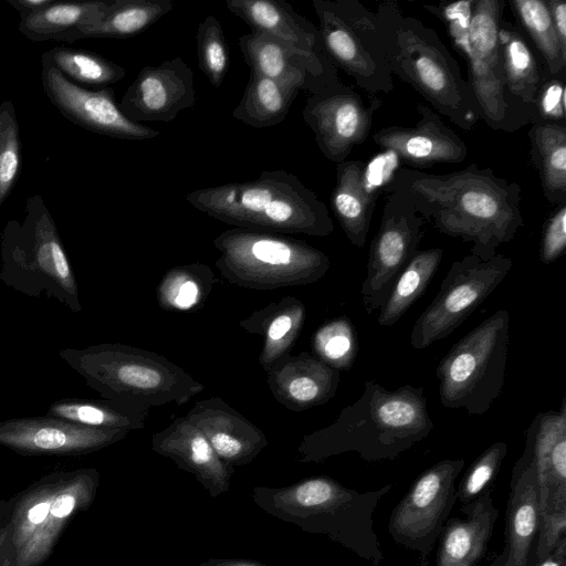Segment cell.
<instances>
[{
  "instance_id": "cell-14",
  "label": "cell",
  "mask_w": 566,
  "mask_h": 566,
  "mask_svg": "<svg viewBox=\"0 0 566 566\" xmlns=\"http://www.w3.org/2000/svg\"><path fill=\"white\" fill-rule=\"evenodd\" d=\"M424 219L407 198L388 190L381 222L371 240L361 301L368 315L379 310L405 266L418 251Z\"/></svg>"
},
{
  "instance_id": "cell-10",
  "label": "cell",
  "mask_w": 566,
  "mask_h": 566,
  "mask_svg": "<svg viewBox=\"0 0 566 566\" xmlns=\"http://www.w3.org/2000/svg\"><path fill=\"white\" fill-rule=\"evenodd\" d=\"M325 55L371 93L394 90L390 66L380 42L375 12L357 0H313Z\"/></svg>"
},
{
  "instance_id": "cell-42",
  "label": "cell",
  "mask_w": 566,
  "mask_h": 566,
  "mask_svg": "<svg viewBox=\"0 0 566 566\" xmlns=\"http://www.w3.org/2000/svg\"><path fill=\"white\" fill-rule=\"evenodd\" d=\"M503 0H474L468 31L473 53L491 66H501L499 32L503 21Z\"/></svg>"
},
{
  "instance_id": "cell-9",
  "label": "cell",
  "mask_w": 566,
  "mask_h": 566,
  "mask_svg": "<svg viewBox=\"0 0 566 566\" xmlns=\"http://www.w3.org/2000/svg\"><path fill=\"white\" fill-rule=\"evenodd\" d=\"M510 316L499 310L459 339L437 367L440 402L485 413L502 392L509 345Z\"/></svg>"
},
{
  "instance_id": "cell-8",
  "label": "cell",
  "mask_w": 566,
  "mask_h": 566,
  "mask_svg": "<svg viewBox=\"0 0 566 566\" xmlns=\"http://www.w3.org/2000/svg\"><path fill=\"white\" fill-rule=\"evenodd\" d=\"M220 274L240 287L269 291L308 285L331 266L329 258L287 234L232 228L213 239Z\"/></svg>"
},
{
  "instance_id": "cell-4",
  "label": "cell",
  "mask_w": 566,
  "mask_h": 566,
  "mask_svg": "<svg viewBox=\"0 0 566 566\" xmlns=\"http://www.w3.org/2000/svg\"><path fill=\"white\" fill-rule=\"evenodd\" d=\"M376 23L392 75L409 84L452 124L470 132L479 119L461 69L434 29L406 15L396 1L381 2Z\"/></svg>"
},
{
  "instance_id": "cell-23",
  "label": "cell",
  "mask_w": 566,
  "mask_h": 566,
  "mask_svg": "<svg viewBox=\"0 0 566 566\" xmlns=\"http://www.w3.org/2000/svg\"><path fill=\"white\" fill-rule=\"evenodd\" d=\"M186 417L201 430L218 457L233 468L251 463L269 444L259 427L220 397L195 402Z\"/></svg>"
},
{
  "instance_id": "cell-33",
  "label": "cell",
  "mask_w": 566,
  "mask_h": 566,
  "mask_svg": "<svg viewBox=\"0 0 566 566\" xmlns=\"http://www.w3.org/2000/svg\"><path fill=\"white\" fill-rule=\"evenodd\" d=\"M528 138L544 197L549 203L566 205V124H534Z\"/></svg>"
},
{
  "instance_id": "cell-46",
  "label": "cell",
  "mask_w": 566,
  "mask_h": 566,
  "mask_svg": "<svg viewBox=\"0 0 566 566\" xmlns=\"http://www.w3.org/2000/svg\"><path fill=\"white\" fill-rule=\"evenodd\" d=\"M565 78L545 73L531 106L530 123L565 124Z\"/></svg>"
},
{
  "instance_id": "cell-5",
  "label": "cell",
  "mask_w": 566,
  "mask_h": 566,
  "mask_svg": "<svg viewBox=\"0 0 566 566\" xmlns=\"http://www.w3.org/2000/svg\"><path fill=\"white\" fill-rule=\"evenodd\" d=\"M186 200L234 228L312 237H327L334 231L324 201L283 169L264 170L250 181L197 189L187 193Z\"/></svg>"
},
{
  "instance_id": "cell-37",
  "label": "cell",
  "mask_w": 566,
  "mask_h": 566,
  "mask_svg": "<svg viewBox=\"0 0 566 566\" xmlns=\"http://www.w3.org/2000/svg\"><path fill=\"white\" fill-rule=\"evenodd\" d=\"M443 252L441 248L416 252L395 281L387 300L379 308L377 323L380 326L394 325L426 292L439 269Z\"/></svg>"
},
{
  "instance_id": "cell-47",
  "label": "cell",
  "mask_w": 566,
  "mask_h": 566,
  "mask_svg": "<svg viewBox=\"0 0 566 566\" xmlns=\"http://www.w3.org/2000/svg\"><path fill=\"white\" fill-rule=\"evenodd\" d=\"M44 493L32 499L19 514L15 522L14 541L19 551L35 534L46 520L55 493L50 492L51 488H44Z\"/></svg>"
},
{
  "instance_id": "cell-24",
  "label": "cell",
  "mask_w": 566,
  "mask_h": 566,
  "mask_svg": "<svg viewBox=\"0 0 566 566\" xmlns=\"http://www.w3.org/2000/svg\"><path fill=\"white\" fill-rule=\"evenodd\" d=\"M339 380L338 370L307 352L287 354L266 371L272 396L295 412L328 402L336 395Z\"/></svg>"
},
{
  "instance_id": "cell-30",
  "label": "cell",
  "mask_w": 566,
  "mask_h": 566,
  "mask_svg": "<svg viewBox=\"0 0 566 566\" xmlns=\"http://www.w3.org/2000/svg\"><path fill=\"white\" fill-rule=\"evenodd\" d=\"M305 318L304 303L294 296H285L253 312L240 321L239 326L250 334L262 336L259 363L268 371L276 360L290 354Z\"/></svg>"
},
{
  "instance_id": "cell-52",
  "label": "cell",
  "mask_w": 566,
  "mask_h": 566,
  "mask_svg": "<svg viewBox=\"0 0 566 566\" xmlns=\"http://www.w3.org/2000/svg\"><path fill=\"white\" fill-rule=\"evenodd\" d=\"M199 566H273L253 559L245 558H209Z\"/></svg>"
},
{
  "instance_id": "cell-17",
  "label": "cell",
  "mask_w": 566,
  "mask_h": 566,
  "mask_svg": "<svg viewBox=\"0 0 566 566\" xmlns=\"http://www.w3.org/2000/svg\"><path fill=\"white\" fill-rule=\"evenodd\" d=\"M128 430L76 424L55 417L0 420V446L21 454L81 455L126 438Z\"/></svg>"
},
{
  "instance_id": "cell-3",
  "label": "cell",
  "mask_w": 566,
  "mask_h": 566,
  "mask_svg": "<svg viewBox=\"0 0 566 566\" xmlns=\"http://www.w3.org/2000/svg\"><path fill=\"white\" fill-rule=\"evenodd\" d=\"M392 485L358 492L327 475L305 478L286 486H254L251 499L271 516L302 531L326 535L373 566L384 554L374 530V512Z\"/></svg>"
},
{
  "instance_id": "cell-49",
  "label": "cell",
  "mask_w": 566,
  "mask_h": 566,
  "mask_svg": "<svg viewBox=\"0 0 566 566\" xmlns=\"http://www.w3.org/2000/svg\"><path fill=\"white\" fill-rule=\"evenodd\" d=\"M560 48L566 52V1L546 0Z\"/></svg>"
},
{
  "instance_id": "cell-18",
  "label": "cell",
  "mask_w": 566,
  "mask_h": 566,
  "mask_svg": "<svg viewBox=\"0 0 566 566\" xmlns=\"http://www.w3.org/2000/svg\"><path fill=\"white\" fill-rule=\"evenodd\" d=\"M196 103L193 72L180 57L145 66L124 93L118 106L132 122L169 123Z\"/></svg>"
},
{
  "instance_id": "cell-44",
  "label": "cell",
  "mask_w": 566,
  "mask_h": 566,
  "mask_svg": "<svg viewBox=\"0 0 566 566\" xmlns=\"http://www.w3.org/2000/svg\"><path fill=\"white\" fill-rule=\"evenodd\" d=\"M22 164L19 123L13 103L0 104V207L15 186Z\"/></svg>"
},
{
  "instance_id": "cell-53",
  "label": "cell",
  "mask_w": 566,
  "mask_h": 566,
  "mask_svg": "<svg viewBox=\"0 0 566 566\" xmlns=\"http://www.w3.org/2000/svg\"><path fill=\"white\" fill-rule=\"evenodd\" d=\"M505 562H506V551L503 547V551L493 558V560L489 564V566H505Z\"/></svg>"
},
{
  "instance_id": "cell-28",
  "label": "cell",
  "mask_w": 566,
  "mask_h": 566,
  "mask_svg": "<svg viewBox=\"0 0 566 566\" xmlns=\"http://www.w3.org/2000/svg\"><path fill=\"white\" fill-rule=\"evenodd\" d=\"M377 197L363 160L347 159L336 164L331 207L345 235L357 248L366 243Z\"/></svg>"
},
{
  "instance_id": "cell-34",
  "label": "cell",
  "mask_w": 566,
  "mask_h": 566,
  "mask_svg": "<svg viewBox=\"0 0 566 566\" xmlns=\"http://www.w3.org/2000/svg\"><path fill=\"white\" fill-rule=\"evenodd\" d=\"M297 94L296 88L251 70L232 116L254 128L277 125L286 118Z\"/></svg>"
},
{
  "instance_id": "cell-29",
  "label": "cell",
  "mask_w": 566,
  "mask_h": 566,
  "mask_svg": "<svg viewBox=\"0 0 566 566\" xmlns=\"http://www.w3.org/2000/svg\"><path fill=\"white\" fill-rule=\"evenodd\" d=\"M97 485L98 473L94 469L80 470L60 479L59 492L46 520L19 551L20 566H32L46 556L67 518L74 511L90 505Z\"/></svg>"
},
{
  "instance_id": "cell-12",
  "label": "cell",
  "mask_w": 566,
  "mask_h": 566,
  "mask_svg": "<svg viewBox=\"0 0 566 566\" xmlns=\"http://www.w3.org/2000/svg\"><path fill=\"white\" fill-rule=\"evenodd\" d=\"M522 455L535 472L539 496L537 560L566 537V397L558 410L534 417L525 431Z\"/></svg>"
},
{
  "instance_id": "cell-40",
  "label": "cell",
  "mask_w": 566,
  "mask_h": 566,
  "mask_svg": "<svg viewBox=\"0 0 566 566\" xmlns=\"http://www.w3.org/2000/svg\"><path fill=\"white\" fill-rule=\"evenodd\" d=\"M42 60L53 65L69 81L80 85L106 87L123 80L126 70L106 57L87 50L55 46L42 53Z\"/></svg>"
},
{
  "instance_id": "cell-13",
  "label": "cell",
  "mask_w": 566,
  "mask_h": 566,
  "mask_svg": "<svg viewBox=\"0 0 566 566\" xmlns=\"http://www.w3.org/2000/svg\"><path fill=\"white\" fill-rule=\"evenodd\" d=\"M463 459H444L423 471L394 507L388 533L395 543L419 554L428 566L433 545L457 502L455 480Z\"/></svg>"
},
{
  "instance_id": "cell-41",
  "label": "cell",
  "mask_w": 566,
  "mask_h": 566,
  "mask_svg": "<svg viewBox=\"0 0 566 566\" xmlns=\"http://www.w3.org/2000/svg\"><path fill=\"white\" fill-rule=\"evenodd\" d=\"M314 355L336 370H349L355 363L358 342L352 321L346 316L323 324L313 335Z\"/></svg>"
},
{
  "instance_id": "cell-27",
  "label": "cell",
  "mask_w": 566,
  "mask_h": 566,
  "mask_svg": "<svg viewBox=\"0 0 566 566\" xmlns=\"http://www.w3.org/2000/svg\"><path fill=\"white\" fill-rule=\"evenodd\" d=\"M231 13L252 32L273 36L297 50L327 57L316 25L282 0H227Z\"/></svg>"
},
{
  "instance_id": "cell-11",
  "label": "cell",
  "mask_w": 566,
  "mask_h": 566,
  "mask_svg": "<svg viewBox=\"0 0 566 566\" xmlns=\"http://www.w3.org/2000/svg\"><path fill=\"white\" fill-rule=\"evenodd\" d=\"M512 265V259L501 253L488 261L473 254L454 261L438 294L412 326V347L424 349L452 334L499 286Z\"/></svg>"
},
{
  "instance_id": "cell-51",
  "label": "cell",
  "mask_w": 566,
  "mask_h": 566,
  "mask_svg": "<svg viewBox=\"0 0 566 566\" xmlns=\"http://www.w3.org/2000/svg\"><path fill=\"white\" fill-rule=\"evenodd\" d=\"M54 0H8L21 15L30 14L50 6Z\"/></svg>"
},
{
  "instance_id": "cell-6",
  "label": "cell",
  "mask_w": 566,
  "mask_h": 566,
  "mask_svg": "<svg viewBox=\"0 0 566 566\" xmlns=\"http://www.w3.org/2000/svg\"><path fill=\"white\" fill-rule=\"evenodd\" d=\"M60 358L102 399L149 410L185 405L205 385L158 353L120 343L64 348Z\"/></svg>"
},
{
  "instance_id": "cell-45",
  "label": "cell",
  "mask_w": 566,
  "mask_h": 566,
  "mask_svg": "<svg viewBox=\"0 0 566 566\" xmlns=\"http://www.w3.org/2000/svg\"><path fill=\"white\" fill-rule=\"evenodd\" d=\"M196 39L199 67L211 85L219 88L229 69V49L219 20L207 15L198 25Z\"/></svg>"
},
{
  "instance_id": "cell-50",
  "label": "cell",
  "mask_w": 566,
  "mask_h": 566,
  "mask_svg": "<svg viewBox=\"0 0 566 566\" xmlns=\"http://www.w3.org/2000/svg\"><path fill=\"white\" fill-rule=\"evenodd\" d=\"M535 566H566V537L560 539L552 553L536 560Z\"/></svg>"
},
{
  "instance_id": "cell-7",
  "label": "cell",
  "mask_w": 566,
  "mask_h": 566,
  "mask_svg": "<svg viewBox=\"0 0 566 566\" xmlns=\"http://www.w3.org/2000/svg\"><path fill=\"white\" fill-rule=\"evenodd\" d=\"M0 281L30 297H46L80 313L78 285L55 222L40 195L28 198L23 220H9L0 238Z\"/></svg>"
},
{
  "instance_id": "cell-20",
  "label": "cell",
  "mask_w": 566,
  "mask_h": 566,
  "mask_svg": "<svg viewBox=\"0 0 566 566\" xmlns=\"http://www.w3.org/2000/svg\"><path fill=\"white\" fill-rule=\"evenodd\" d=\"M454 46L468 67L467 83L478 108L479 118L494 130L513 133L530 124L528 113L510 95L501 66H491L470 48V19L458 17L446 22Z\"/></svg>"
},
{
  "instance_id": "cell-26",
  "label": "cell",
  "mask_w": 566,
  "mask_h": 566,
  "mask_svg": "<svg viewBox=\"0 0 566 566\" xmlns=\"http://www.w3.org/2000/svg\"><path fill=\"white\" fill-rule=\"evenodd\" d=\"M497 516L492 491H486L464 518H448L437 541V566H478L488 551Z\"/></svg>"
},
{
  "instance_id": "cell-25",
  "label": "cell",
  "mask_w": 566,
  "mask_h": 566,
  "mask_svg": "<svg viewBox=\"0 0 566 566\" xmlns=\"http://www.w3.org/2000/svg\"><path fill=\"white\" fill-rule=\"evenodd\" d=\"M539 526L535 472L521 454L512 469L510 481L505 517V566H535Z\"/></svg>"
},
{
  "instance_id": "cell-1",
  "label": "cell",
  "mask_w": 566,
  "mask_h": 566,
  "mask_svg": "<svg viewBox=\"0 0 566 566\" xmlns=\"http://www.w3.org/2000/svg\"><path fill=\"white\" fill-rule=\"evenodd\" d=\"M387 190L397 191L439 232L471 242L470 254L488 261L524 226L522 187L474 164L448 174L401 167Z\"/></svg>"
},
{
  "instance_id": "cell-43",
  "label": "cell",
  "mask_w": 566,
  "mask_h": 566,
  "mask_svg": "<svg viewBox=\"0 0 566 566\" xmlns=\"http://www.w3.org/2000/svg\"><path fill=\"white\" fill-rule=\"evenodd\" d=\"M507 453V444L497 441L486 448L470 465L457 488V502L462 514L486 491H492Z\"/></svg>"
},
{
  "instance_id": "cell-31",
  "label": "cell",
  "mask_w": 566,
  "mask_h": 566,
  "mask_svg": "<svg viewBox=\"0 0 566 566\" xmlns=\"http://www.w3.org/2000/svg\"><path fill=\"white\" fill-rule=\"evenodd\" d=\"M502 75L510 95L528 113L545 72L521 30L502 21L499 32Z\"/></svg>"
},
{
  "instance_id": "cell-36",
  "label": "cell",
  "mask_w": 566,
  "mask_h": 566,
  "mask_svg": "<svg viewBox=\"0 0 566 566\" xmlns=\"http://www.w3.org/2000/svg\"><path fill=\"white\" fill-rule=\"evenodd\" d=\"M149 410L120 405L106 399L63 398L53 401L48 417L92 428L140 430L145 427Z\"/></svg>"
},
{
  "instance_id": "cell-35",
  "label": "cell",
  "mask_w": 566,
  "mask_h": 566,
  "mask_svg": "<svg viewBox=\"0 0 566 566\" xmlns=\"http://www.w3.org/2000/svg\"><path fill=\"white\" fill-rule=\"evenodd\" d=\"M109 1H53L44 9L21 15L18 29L31 41H65L66 36L80 27L96 21Z\"/></svg>"
},
{
  "instance_id": "cell-2",
  "label": "cell",
  "mask_w": 566,
  "mask_h": 566,
  "mask_svg": "<svg viewBox=\"0 0 566 566\" xmlns=\"http://www.w3.org/2000/svg\"><path fill=\"white\" fill-rule=\"evenodd\" d=\"M432 429L422 386L406 384L387 390L367 380L361 396L343 408L332 424L302 438L297 461L318 463L346 452H357L367 462L394 460Z\"/></svg>"
},
{
  "instance_id": "cell-21",
  "label": "cell",
  "mask_w": 566,
  "mask_h": 566,
  "mask_svg": "<svg viewBox=\"0 0 566 566\" xmlns=\"http://www.w3.org/2000/svg\"><path fill=\"white\" fill-rule=\"evenodd\" d=\"M417 112L415 126L378 129L371 135L373 142L412 167L464 161L469 153L464 140L429 106L418 104Z\"/></svg>"
},
{
  "instance_id": "cell-39",
  "label": "cell",
  "mask_w": 566,
  "mask_h": 566,
  "mask_svg": "<svg viewBox=\"0 0 566 566\" xmlns=\"http://www.w3.org/2000/svg\"><path fill=\"white\" fill-rule=\"evenodd\" d=\"M507 3L539 54L544 72L566 76V52L558 42L546 0H509Z\"/></svg>"
},
{
  "instance_id": "cell-32",
  "label": "cell",
  "mask_w": 566,
  "mask_h": 566,
  "mask_svg": "<svg viewBox=\"0 0 566 566\" xmlns=\"http://www.w3.org/2000/svg\"><path fill=\"white\" fill-rule=\"evenodd\" d=\"M174 8L171 0H111L94 22L70 33L65 41L86 38L125 39L134 36Z\"/></svg>"
},
{
  "instance_id": "cell-15",
  "label": "cell",
  "mask_w": 566,
  "mask_h": 566,
  "mask_svg": "<svg viewBox=\"0 0 566 566\" xmlns=\"http://www.w3.org/2000/svg\"><path fill=\"white\" fill-rule=\"evenodd\" d=\"M380 105V99L365 98L338 80L308 95L302 116L324 157L339 164L366 140Z\"/></svg>"
},
{
  "instance_id": "cell-16",
  "label": "cell",
  "mask_w": 566,
  "mask_h": 566,
  "mask_svg": "<svg viewBox=\"0 0 566 566\" xmlns=\"http://www.w3.org/2000/svg\"><path fill=\"white\" fill-rule=\"evenodd\" d=\"M41 80L44 93L55 108L87 130L125 140L151 139L160 134L128 119L116 104L112 87L85 88L69 81L43 60Z\"/></svg>"
},
{
  "instance_id": "cell-38",
  "label": "cell",
  "mask_w": 566,
  "mask_h": 566,
  "mask_svg": "<svg viewBox=\"0 0 566 566\" xmlns=\"http://www.w3.org/2000/svg\"><path fill=\"white\" fill-rule=\"evenodd\" d=\"M216 281L213 271L203 263L171 268L157 285V303L165 311L199 308L209 297Z\"/></svg>"
},
{
  "instance_id": "cell-19",
  "label": "cell",
  "mask_w": 566,
  "mask_h": 566,
  "mask_svg": "<svg viewBox=\"0 0 566 566\" xmlns=\"http://www.w3.org/2000/svg\"><path fill=\"white\" fill-rule=\"evenodd\" d=\"M245 64L266 77L310 95L338 81L327 57L297 50L273 36L251 32L239 38Z\"/></svg>"
},
{
  "instance_id": "cell-22",
  "label": "cell",
  "mask_w": 566,
  "mask_h": 566,
  "mask_svg": "<svg viewBox=\"0 0 566 566\" xmlns=\"http://www.w3.org/2000/svg\"><path fill=\"white\" fill-rule=\"evenodd\" d=\"M151 449L191 473L211 497L229 491L234 468L218 457L206 436L186 416L155 432Z\"/></svg>"
},
{
  "instance_id": "cell-48",
  "label": "cell",
  "mask_w": 566,
  "mask_h": 566,
  "mask_svg": "<svg viewBox=\"0 0 566 566\" xmlns=\"http://www.w3.org/2000/svg\"><path fill=\"white\" fill-rule=\"evenodd\" d=\"M566 249V205H559L546 220L543 229L539 258L549 264L560 258Z\"/></svg>"
}]
</instances>
